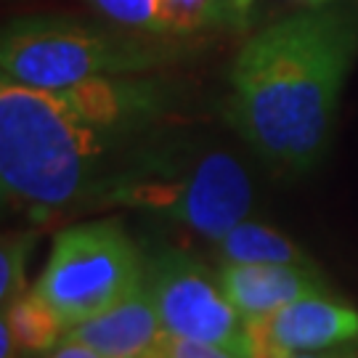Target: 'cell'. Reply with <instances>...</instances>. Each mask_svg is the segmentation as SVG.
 <instances>
[{
    "label": "cell",
    "instance_id": "1",
    "mask_svg": "<svg viewBox=\"0 0 358 358\" xmlns=\"http://www.w3.org/2000/svg\"><path fill=\"white\" fill-rule=\"evenodd\" d=\"M176 93L152 75L66 88L0 80L3 202L29 220L103 207L117 178L165 136Z\"/></svg>",
    "mask_w": 358,
    "mask_h": 358
},
{
    "label": "cell",
    "instance_id": "2",
    "mask_svg": "<svg viewBox=\"0 0 358 358\" xmlns=\"http://www.w3.org/2000/svg\"><path fill=\"white\" fill-rule=\"evenodd\" d=\"M356 59V13L327 6L289 13L236 53L226 120L268 165L308 173L329 149Z\"/></svg>",
    "mask_w": 358,
    "mask_h": 358
},
{
    "label": "cell",
    "instance_id": "3",
    "mask_svg": "<svg viewBox=\"0 0 358 358\" xmlns=\"http://www.w3.org/2000/svg\"><path fill=\"white\" fill-rule=\"evenodd\" d=\"M252 202V178L231 152L162 136L117 178L103 207L143 210L217 242Z\"/></svg>",
    "mask_w": 358,
    "mask_h": 358
},
{
    "label": "cell",
    "instance_id": "4",
    "mask_svg": "<svg viewBox=\"0 0 358 358\" xmlns=\"http://www.w3.org/2000/svg\"><path fill=\"white\" fill-rule=\"evenodd\" d=\"M173 40L59 13L19 16L0 35V80L24 88H66L96 77L149 75L178 59L180 45Z\"/></svg>",
    "mask_w": 358,
    "mask_h": 358
},
{
    "label": "cell",
    "instance_id": "5",
    "mask_svg": "<svg viewBox=\"0 0 358 358\" xmlns=\"http://www.w3.org/2000/svg\"><path fill=\"white\" fill-rule=\"evenodd\" d=\"M143 279V257L115 217L85 220L56 234L35 292L72 329L117 306Z\"/></svg>",
    "mask_w": 358,
    "mask_h": 358
},
{
    "label": "cell",
    "instance_id": "6",
    "mask_svg": "<svg viewBox=\"0 0 358 358\" xmlns=\"http://www.w3.org/2000/svg\"><path fill=\"white\" fill-rule=\"evenodd\" d=\"M143 282L170 337L234 350L250 358V334L217 279L199 257L162 247L143 257Z\"/></svg>",
    "mask_w": 358,
    "mask_h": 358
},
{
    "label": "cell",
    "instance_id": "7",
    "mask_svg": "<svg viewBox=\"0 0 358 358\" xmlns=\"http://www.w3.org/2000/svg\"><path fill=\"white\" fill-rule=\"evenodd\" d=\"M250 358H294L358 340V310L332 294H310L268 319L247 321Z\"/></svg>",
    "mask_w": 358,
    "mask_h": 358
},
{
    "label": "cell",
    "instance_id": "8",
    "mask_svg": "<svg viewBox=\"0 0 358 358\" xmlns=\"http://www.w3.org/2000/svg\"><path fill=\"white\" fill-rule=\"evenodd\" d=\"M217 279L244 321L268 319L276 310L310 294H327V282L313 266L289 263H217Z\"/></svg>",
    "mask_w": 358,
    "mask_h": 358
},
{
    "label": "cell",
    "instance_id": "9",
    "mask_svg": "<svg viewBox=\"0 0 358 358\" xmlns=\"http://www.w3.org/2000/svg\"><path fill=\"white\" fill-rule=\"evenodd\" d=\"M165 334L149 287L141 279L117 306L75 324L64 337L85 343L103 358H141L159 345Z\"/></svg>",
    "mask_w": 358,
    "mask_h": 358
},
{
    "label": "cell",
    "instance_id": "10",
    "mask_svg": "<svg viewBox=\"0 0 358 358\" xmlns=\"http://www.w3.org/2000/svg\"><path fill=\"white\" fill-rule=\"evenodd\" d=\"M215 244V255L223 263H289V266H310L308 255L297 244L284 236L282 231L271 229L257 220H242L229 234H223Z\"/></svg>",
    "mask_w": 358,
    "mask_h": 358
},
{
    "label": "cell",
    "instance_id": "11",
    "mask_svg": "<svg viewBox=\"0 0 358 358\" xmlns=\"http://www.w3.org/2000/svg\"><path fill=\"white\" fill-rule=\"evenodd\" d=\"M3 321L8 324L16 345L24 353H48L66 334L64 321L35 289H27L22 297L3 308Z\"/></svg>",
    "mask_w": 358,
    "mask_h": 358
},
{
    "label": "cell",
    "instance_id": "12",
    "mask_svg": "<svg viewBox=\"0 0 358 358\" xmlns=\"http://www.w3.org/2000/svg\"><path fill=\"white\" fill-rule=\"evenodd\" d=\"M162 8L173 38L247 24L236 0H162Z\"/></svg>",
    "mask_w": 358,
    "mask_h": 358
},
{
    "label": "cell",
    "instance_id": "13",
    "mask_svg": "<svg viewBox=\"0 0 358 358\" xmlns=\"http://www.w3.org/2000/svg\"><path fill=\"white\" fill-rule=\"evenodd\" d=\"M85 3L112 24L143 32V35L173 38L167 29L162 0H85Z\"/></svg>",
    "mask_w": 358,
    "mask_h": 358
},
{
    "label": "cell",
    "instance_id": "14",
    "mask_svg": "<svg viewBox=\"0 0 358 358\" xmlns=\"http://www.w3.org/2000/svg\"><path fill=\"white\" fill-rule=\"evenodd\" d=\"M35 247L32 234H11L0 252V303L3 308L27 292V257Z\"/></svg>",
    "mask_w": 358,
    "mask_h": 358
},
{
    "label": "cell",
    "instance_id": "15",
    "mask_svg": "<svg viewBox=\"0 0 358 358\" xmlns=\"http://www.w3.org/2000/svg\"><path fill=\"white\" fill-rule=\"evenodd\" d=\"M167 350L173 358H244L234 350L217 345H207V343H194V340H180V337H170L167 334Z\"/></svg>",
    "mask_w": 358,
    "mask_h": 358
},
{
    "label": "cell",
    "instance_id": "16",
    "mask_svg": "<svg viewBox=\"0 0 358 358\" xmlns=\"http://www.w3.org/2000/svg\"><path fill=\"white\" fill-rule=\"evenodd\" d=\"M43 358H103L101 353H96L93 348H88L80 340H72V337H64L56 348H51Z\"/></svg>",
    "mask_w": 358,
    "mask_h": 358
},
{
    "label": "cell",
    "instance_id": "17",
    "mask_svg": "<svg viewBox=\"0 0 358 358\" xmlns=\"http://www.w3.org/2000/svg\"><path fill=\"white\" fill-rule=\"evenodd\" d=\"M22 356H24V350L16 345L8 324L0 321V358H22Z\"/></svg>",
    "mask_w": 358,
    "mask_h": 358
},
{
    "label": "cell",
    "instance_id": "18",
    "mask_svg": "<svg viewBox=\"0 0 358 358\" xmlns=\"http://www.w3.org/2000/svg\"><path fill=\"white\" fill-rule=\"evenodd\" d=\"M165 340H167V334H165ZM165 340H162V343H159L157 348H152V350H149L146 356H141V358H173V356H170V350H167Z\"/></svg>",
    "mask_w": 358,
    "mask_h": 358
},
{
    "label": "cell",
    "instance_id": "19",
    "mask_svg": "<svg viewBox=\"0 0 358 358\" xmlns=\"http://www.w3.org/2000/svg\"><path fill=\"white\" fill-rule=\"evenodd\" d=\"M306 6H332V3H345V0H300Z\"/></svg>",
    "mask_w": 358,
    "mask_h": 358
},
{
    "label": "cell",
    "instance_id": "20",
    "mask_svg": "<svg viewBox=\"0 0 358 358\" xmlns=\"http://www.w3.org/2000/svg\"><path fill=\"white\" fill-rule=\"evenodd\" d=\"M252 3H255V0H236V6H239V11H242L244 16L250 13V8H252Z\"/></svg>",
    "mask_w": 358,
    "mask_h": 358
},
{
    "label": "cell",
    "instance_id": "21",
    "mask_svg": "<svg viewBox=\"0 0 358 358\" xmlns=\"http://www.w3.org/2000/svg\"><path fill=\"white\" fill-rule=\"evenodd\" d=\"M294 358H329V356H313V353H300V356ZM334 358H343V356H334Z\"/></svg>",
    "mask_w": 358,
    "mask_h": 358
},
{
    "label": "cell",
    "instance_id": "22",
    "mask_svg": "<svg viewBox=\"0 0 358 358\" xmlns=\"http://www.w3.org/2000/svg\"><path fill=\"white\" fill-rule=\"evenodd\" d=\"M343 358H350V356H343Z\"/></svg>",
    "mask_w": 358,
    "mask_h": 358
}]
</instances>
